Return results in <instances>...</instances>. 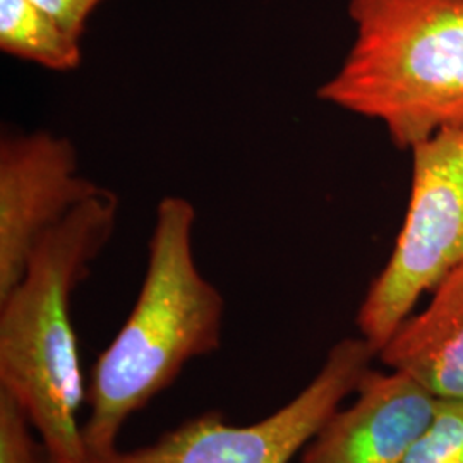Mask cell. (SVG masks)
Wrapping results in <instances>:
<instances>
[{"label": "cell", "mask_w": 463, "mask_h": 463, "mask_svg": "<svg viewBox=\"0 0 463 463\" xmlns=\"http://www.w3.org/2000/svg\"><path fill=\"white\" fill-rule=\"evenodd\" d=\"M374 361L378 354L364 338H342L298 395L265 419L235 426L223 412L206 411L153 443L117 449L99 463H292L326 419L355 393Z\"/></svg>", "instance_id": "cell-5"}, {"label": "cell", "mask_w": 463, "mask_h": 463, "mask_svg": "<svg viewBox=\"0 0 463 463\" xmlns=\"http://www.w3.org/2000/svg\"><path fill=\"white\" fill-rule=\"evenodd\" d=\"M194 223L189 199L158 203L139 294L86 384L83 438L91 460L114 455L128 420L168 390L185 365L222 345L225 298L196 263Z\"/></svg>", "instance_id": "cell-1"}, {"label": "cell", "mask_w": 463, "mask_h": 463, "mask_svg": "<svg viewBox=\"0 0 463 463\" xmlns=\"http://www.w3.org/2000/svg\"><path fill=\"white\" fill-rule=\"evenodd\" d=\"M40 463H99L91 458H86V460H71V458H62V457H57L53 455L52 451H49L45 445L42 448V457H40Z\"/></svg>", "instance_id": "cell-13"}, {"label": "cell", "mask_w": 463, "mask_h": 463, "mask_svg": "<svg viewBox=\"0 0 463 463\" xmlns=\"http://www.w3.org/2000/svg\"><path fill=\"white\" fill-rule=\"evenodd\" d=\"M0 50L52 72L81 66V38L32 0H0Z\"/></svg>", "instance_id": "cell-9"}, {"label": "cell", "mask_w": 463, "mask_h": 463, "mask_svg": "<svg viewBox=\"0 0 463 463\" xmlns=\"http://www.w3.org/2000/svg\"><path fill=\"white\" fill-rule=\"evenodd\" d=\"M405 463H463V400L436 398L430 424Z\"/></svg>", "instance_id": "cell-10"}, {"label": "cell", "mask_w": 463, "mask_h": 463, "mask_svg": "<svg viewBox=\"0 0 463 463\" xmlns=\"http://www.w3.org/2000/svg\"><path fill=\"white\" fill-rule=\"evenodd\" d=\"M436 397L411 376L371 369L352 403L338 407L300 453V463H405L434 414Z\"/></svg>", "instance_id": "cell-7"}, {"label": "cell", "mask_w": 463, "mask_h": 463, "mask_svg": "<svg viewBox=\"0 0 463 463\" xmlns=\"http://www.w3.org/2000/svg\"><path fill=\"white\" fill-rule=\"evenodd\" d=\"M412 181L395 246L359 306V336L380 352L420 298L463 263V124L409 149Z\"/></svg>", "instance_id": "cell-4"}, {"label": "cell", "mask_w": 463, "mask_h": 463, "mask_svg": "<svg viewBox=\"0 0 463 463\" xmlns=\"http://www.w3.org/2000/svg\"><path fill=\"white\" fill-rule=\"evenodd\" d=\"M354 42L316 91L409 151L463 124V0H348Z\"/></svg>", "instance_id": "cell-3"}, {"label": "cell", "mask_w": 463, "mask_h": 463, "mask_svg": "<svg viewBox=\"0 0 463 463\" xmlns=\"http://www.w3.org/2000/svg\"><path fill=\"white\" fill-rule=\"evenodd\" d=\"M103 187L80 174L76 145L49 131L0 139V298L42 237Z\"/></svg>", "instance_id": "cell-6"}, {"label": "cell", "mask_w": 463, "mask_h": 463, "mask_svg": "<svg viewBox=\"0 0 463 463\" xmlns=\"http://www.w3.org/2000/svg\"><path fill=\"white\" fill-rule=\"evenodd\" d=\"M117 218L118 198L103 187L42 237L0 298V390L16 398L45 448L71 460L90 458L81 422L88 383L71 302Z\"/></svg>", "instance_id": "cell-2"}, {"label": "cell", "mask_w": 463, "mask_h": 463, "mask_svg": "<svg viewBox=\"0 0 463 463\" xmlns=\"http://www.w3.org/2000/svg\"><path fill=\"white\" fill-rule=\"evenodd\" d=\"M378 352L436 398L463 400V263L449 271Z\"/></svg>", "instance_id": "cell-8"}, {"label": "cell", "mask_w": 463, "mask_h": 463, "mask_svg": "<svg viewBox=\"0 0 463 463\" xmlns=\"http://www.w3.org/2000/svg\"><path fill=\"white\" fill-rule=\"evenodd\" d=\"M16 398L0 390V463H40L42 439Z\"/></svg>", "instance_id": "cell-11"}, {"label": "cell", "mask_w": 463, "mask_h": 463, "mask_svg": "<svg viewBox=\"0 0 463 463\" xmlns=\"http://www.w3.org/2000/svg\"><path fill=\"white\" fill-rule=\"evenodd\" d=\"M38 7L47 11L50 16L57 19L67 32L81 38L86 30V23L95 13L103 0H32Z\"/></svg>", "instance_id": "cell-12"}]
</instances>
